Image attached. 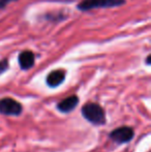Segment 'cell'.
<instances>
[{"label":"cell","mask_w":151,"mask_h":152,"mask_svg":"<svg viewBox=\"0 0 151 152\" xmlns=\"http://www.w3.org/2000/svg\"><path fill=\"white\" fill-rule=\"evenodd\" d=\"M125 3V0H82L78 4L80 10H89L97 7H116Z\"/></svg>","instance_id":"7a4b0ae2"},{"label":"cell","mask_w":151,"mask_h":152,"mask_svg":"<svg viewBox=\"0 0 151 152\" xmlns=\"http://www.w3.org/2000/svg\"><path fill=\"white\" fill-rule=\"evenodd\" d=\"M8 68V62L7 59H3V60L0 61V75L3 74L6 69Z\"/></svg>","instance_id":"ba28073f"},{"label":"cell","mask_w":151,"mask_h":152,"mask_svg":"<svg viewBox=\"0 0 151 152\" xmlns=\"http://www.w3.org/2000/svg\"><path fill=\"white\" fill-rule=\"evenodd\" d=\"M79 102V97L76 95H71L69 97L64 98L62 102H60L57 104V109L62 113H69L71 112L77 107Z\"/></svg>","instance_id":"52a82bcc"},{"label":"cell","mask_w":151,"mask_h":152,"mask_svg":"<svg viewBox=\"0 0 151 152\" xmlns=\"http://www.w3.org/2000/svg\"><path fill=\"white\" fill-rule=\"evenodd\" d=\"M82 115L86 120L94 125H103L106 123L105 110L95 102H87L82 108Z\"/></svg>","instance_id":"6da1fadb"},{"label":"cell","mask_w":151,"mask_h":152,"mask_svg":"<svg viewBox=\"0 0 151 152\" xmlns=\"http://www.w3.org/2000/svg\"><path fill=\"white\" fill-rule=\"evenodd\" d=\"M23 107L19 102L10 97L0 99V113L6 116H19L22 113Z\"/></svg>","instance_id":"3957f363"},{"label":"cell","mask_w":151,"mask_h":152,"mask_svg":"<svg viewBox=\"0 0 151 152\" xmlns=\"http://www.w3.org/2000/svg\"><path fill=\"white\" fill-rule=\"evenodd\" d=\"M65 79V72L62 69H56L51 72L47 77V84L50 87H58L60 84H62Z\"/></svg>","instance_id":"5b68a950"},{"label":"cell","mask_w":151,"mask_h":152,"mask_svg":"<svg viewBox=\"0 0 151 152\" xmlns=\"http://www.w3.org/2000/svg\"><path fill=\"white\" fill-rule=\"evenodd\" d=\"M146 63L150 64V55H148V56H147V59H146Z\"/></svg>","instance_id":"30bf717a"},{"label":"cell","mask_w":151,"mask_h":152,"mask_svg":"<svg viewBox=\"0 0 151 152\" xmlns=\"http://www.w3.org/2000/svg\"><path fill=\"white\" fill-rule=\"evenodd\" d=\"M14 1H17V0H0V10H1V8H4L8 3L14 2Z\"/></svg>","instance_id":"9c48e42d"},{"label":"cell","mask_w":151,"mask_h":152,"mask_svg":"<svg viewBox=\"0 0 151 152\" xmlns=\"http://www.w3.org/2000/svg\"><path fill=\"white\" fill-rule=\"evenodd\" d=\"M34 61H35L34 54L29 50L23 51L19 55V64H20V67L24 70L30 69L34 65Z\"/></svg>","instance_id":"8992f818"},{"label":"cell","mask_w":151,"mask_h":152,"mask_svg":"<svg viewBox=\"0 0 151 152\" xmlns=\"http://www.w3.org/2000/svg\"><path fill=\"white\" fill-rule=\"evenodd\" d=\"M110 138L118 144L128 143L133 138V129L128 126H122V127L116 128L110 134Z\"/></svg>","instance_id":"277c9868"}]
</instances>
